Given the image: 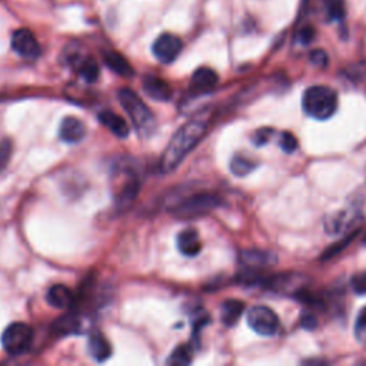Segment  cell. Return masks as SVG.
<instances>
[{
  "label": "cell",
  "mask_w": 366,
  "mask_h": 366,
  "mask_svg": "<svg viewBox=\"0 0 366 366\" xmlns=\"http://www.w3.org/2000/svg\"><path fill=\"white\" fill-rule=\"evenodd\" d=\"M243 309H245V304L241 301H236V299H229V301H225L221 306L222 324L229 328L236 325L243 313Z\"/></svg>",
  "instance_id": "cell-20"
},
{
  "label": "cell",
  "mask_w": 366,
  "mask_h": 366,
  "mask_svg": "<svg viewBox=\"0 0 366 366\" xmlns=\"http://www.w3.org/2000/svg\"><path fill=\"white\" fill-rule=\"evenodd\" d=\"M324 8L328 21L341 22L345 19L346 14L345 0H324Z\"/></svg>",
  "instance_id": "cell-24"
},
{
  "label": "cell",
  "mask_w": 366,
  "mask_h": 366,
  "mask_svg": "<svg viewBox=\"0 0 366 366\" xmlns=\"http://www.w3.org/2000/svg\"><path fill=\"white\" fill-rule=\"evenodd\" d=\"M210 119L209 109H204L183 125L180 126L175 135L172 136L171 142L166 146L164 152L160 159V169L163 172H172L183 162L195 146L202 141L204 135L208 130Z\"/></svg>",
  "instance_id": "cell-1"
},
{
  "label": "cell",
  "mask_w": 366,
  "mask_h": 366,
  "mask_svg": "<svg viewBox=\"0 0 366 366\" xmlns=\"http://www.w3.org/2000/svg\"><path fill=\"white\" fill-rule=\"evenodd\" d=\"M176 245L179 252L185 256H196L202 249L201 238H199V234L195 229L182 230L178 235Z\"/></svg>",
  "instance_id": "cell-14"
},
{
  "label": "cell",
  "mask_w": 366,
  "mask_h": 366,
  "mask_svg": "<svg viewBox=\"0 0 366 366\" xmlns=\"http://www.w3.org/2000/svg\"><path fill=\"white\" fill-rule=\"evenodd\" d=\"M301 325L305 328V329H313L316 325H318V321H316V318L313 315H305L302 316L301 319Z\"/></svg>",
  "instance_id": "cell-33"
},
{
  "label": "cell",
  "mask_w": 366,
  "mask_h": 366,
  "mask_svg": "<svg viewBox=\"0 0 366 366\" xmlns=\"http://www.w3.org/2000/svg\"><path fill=\"white\" fill-rule=\"evenodd\" d=\"M103 62L113 73L119 75L122 77H132L135 75V71H133L132 64L127 62V59L118 52L114 51L103 52Z\"/></svg>",
  "instance_id": "cell-18"
},
{
  "label": "cell",
  "mask_w": 366,
  "mask_h": 366,
  "mask_svg": "<svg viewBox=\"0 0 366 366\" xmlns=\"http://www.w3.org/2000/svg\"><path fill=\"white\" fill-rule=\"evenodd\" d=\"M12 47L19 56L35 60L40 56V46L29 29H18L12 35Z\"/></svg>",
  "instance_id": "cell-10"
},
{
  "label": "cell",
  "mask_w": 366,
  "mask_h": 366,
  "mask_svg": "<svg viewBox=\"0 0 366 366\" xmlns=\"http://www.w3.org/2000/svg\"><path fill=\"white\" fill-rule=\"evenodd\" d=\"M221 205V199L212 193H197L183 199L180 204L175 206V215L182 219L197 218L218 208Z\"/></svg>",
  "instance_id": "cell-6"
},
{
  "label": "cell",
  "mask_w": 366,
  "mask_h": 366,
  "mask_svg": "<svg viewBox=\"0 0 366 366\" xmlns=\"http://www.w3.org/2000/svg\"><path fill=\"white\" fill-rule=\"evenodd\" d=\"M143 92L156 102H168L172 97V88L169 83L154 75H147L142 79Z\"/></svg>",
  "instance_id": "cell-12"
},
{
  "label": "cell",
  "mask_w": 366,
  "mask_h": 366,
  "mask_svg": "<svg viewBox=\"0 0 366 366\" xmlns=\"http://www.w3.org/2000/svg\"><path fill=\"white\" fill-rule=\"evenodd\" d=\"M219 76L213 69L210 68H199L195 71L191 79L189 85V92L195 96L209 93L210 90L215 89V86L218 85Z\"/></svg>",
  "instance_id": "cell-11"
},
{
  "label": "cell",
  "mask_w": 366,
  "mask_h": 366,
  "mask_svg": "<svg viewBox=\"0 0 366 366\" xmlns=\"http://www.w3.org/2000/svg\"><path fill=\"white\" fill-rule=\"evenodd\" d=\"M141 189L138 175L125 168L113 171L112 175V192L116 204L119 206H129L135 201Z\"/></svg>",
  "instance_id": "cell-4"
},
{
  "label": "cell",
  "mask_w": 366,
  "mask_h": 366,
  "mask_svg": "<svg viewBox=\"0 0 366 366\" xmlns=\"http://www.w3.org/2000/svg\"><path fill=\"white\" fill-rule=\"evenodd\" d=\"M99 121L103 126H106L114 136H118L121 139H125L129 136V125L126 123V121L122 118V116L116 114L112 110H103L97 114Z\"/></svg>",
  "instance_id": "cell-15"
},
{
  "label": "cell",
  "mask_w": 366,
  "mask_h": 366,
  "mask_svg": "<svg viewBox=\"0 0 366 366\" xmlns=\"http://www.w3.org/2000/svg\"><path fill=\"white\" fill-rule=\"evenodd\" d=\"M88 351L90 356L96 362H105L112 355V347L109 341L101 334V332H93L88 341Z\"/></svg>",
  "instance_id": "cell-17"
},
{
  "label": "cell",
  "mask_w": 366,
  "mask_h": 366,
  "mask_svg": "<svg viewBox=\"0 0 366 366\" xmlns=\"http://www.w3.org/2000/svg\"><path fill=\"white\" fill-rule=\"evenodd\" d=\"M247 325L262 337H273L279 329L278 315L268 306L256 305L247 312Z\"/></svg>",
  "instance_id": "cell-7"
},
{
  "label": "cell",
  "mask_w": 366,
  "mask_h": 366,
  "mask_svg": "<svg viewBox=\"0 0 366 366\" xmlns=\"http://www.w3.org/2000/svg\"><path fill=\"white\" fill-rule=\"evenodd\" d=\"M309 59L315 66H318V68H326L328 62H329L328 55L325 53V51H321V49H316V51H312L310 55H309Z\"/></svg>",
  "instance_id": "cell-31"
},
{
  "label": "cell",
  "mask_w": 366,
  "mask_h": 366,
  "mask_svg": "<svg viewBox=\"0 0 366 366\" xmlns=\"http://www.w3.org/2000/svg\"><path fill=\"white\" fill-rule=\"evenodd\" d=\"M258 163L243 155H235L230 160V171L235 176H246L256 169Z\"/></svg>",
  "instance_id": "cell-23"
},
{
  "label": "cell",
  "mask_w": 366,
  "mask_h": 366,
  "mask_svg": "<svg viewBox=\"0 0 366 366\" xmlns=\"http://www.w3.org/2000/svg\"><path fill=\"white\" fill-rule=\"evenodd\" d=\"M13 154V143L10 139L0 141V172H3L10 162Z\"/></svg>",
  "instance_id": "cell-26"
},
{
  "label": "cell",
  "mask_w": 366,
  "mask_h": 366,
  "mask_svg": "<svg viewBox=\"0 0 366 366\" xmlns=\"http://www.w3.org/2000/svg\"><path fill=\"white\" fill-rule=\"evenodd\" d=\"M192 362V349L189 345H180L171 354L169 365H189Z\"/></svg>",
  "instance_id": "cell-25"
},
{
  "label": "cell",
  "mask_w": 366,
  "mask_h": 366,
  "mask_svg": "<svg viewBox=\"0 0 366 366\" xmlns=\"http://www.w3.org/2000/svg\"><path fill=\"white\" fill-rule=\"evenodd\" d=\"M279 146L282 147V151H284V152L293 154L297 149V141H296L293 133L282 132L279 135Z\"/></svg>",
  "instance_id": "cell-28"
},
{
  "label": "cell",
  "mask_w": 366,
  "mask_h": 366,
  "mask_svg": "<svg viewBox=\"0 0 366 366\" xmlns=\"http://www.w3.org/2000/svg\"><path fill=\"white\" fill-rule=\"evenodd\" d=\"M273 135V129L271 127H263V129H259L255 132V135L252 138V142L256 145V146H263L269 142L271 136Z\"/></svg>",
  "instance_id": "cell-30"
},
{
  "label": "cell",
  "mask_w": 366,
  "mask_h": 366,
  "mask_svg": "<svg viewBox=\"0 0 366 366\" xmlns=\"http://www.w3.org/2000/svg\"><path fill=\"white\" fill-rule=\"evenodd\" d=\"M46 301L49 305L56 309H68L73 305L75 295L68 286L55 285L47 291Z\"/></svg>",
  "instance_id": "cell-16"
},
{
  "label": "cell",
  "mask_w": 366,
  "mask_h": 366,
  "mask_svg": "<svg viewBox=\"0 0 366 366\" xmlns=\"http://www.w3.org/2000/svg\"><path fill=\"white\" fill-rule=\"evenodd\" d=\"M355 338L361 345L366 346V306L359 312L355 322Z\"/></svg>",
  "instance_id": "cell-27"
},
{
  "label": "cell",
  "mask_w": 366,
  "mask_h": 366,
  "mask_svg": "<svg viewBox=\"0 0 366 366\" xmlns=\"http://www.w3.org/2000/svg\"><path fill=\"white\" fill-rule=\"evenodd\" d=\"M241 262L247 269L263 268V266L273 265L276 262V256L271 252L262 251H243L241 254Z\"/></svg>",
  "instance_id": "cell-19"
},
{
  "label": "cell",
  "mask_w": 366,
  "mask_h": 366,
  "mask_svg": "<svg viewBox=\"0 0 366 366\" xmlns=\"http://www.w3.org/2000/svg\"><path fill=\"white\" fill-rule=\"evenodd\" d=\"M80 328H82V322L77 316L64 315L53 324L52 330H53V334H56L59 337H68V335L79 334Z\"/></svg>",
  "instance_id": "cell-22"
},
{
  "label": "cell",
  "mask_w": 366,
  "mask_h": 366,
  "mask_svg": "<svg viewBox=\"0 0 366 366\" xmlns=\"http://www.w3.org/2000/svg\"><path fill=\"white\" fill-rule=\"evenodd\" d=\"M337 92L325 85H315L305 90L302 109L306 116L316 121H328L338 110Z\"/></svg>",
  "instance_id": "cell-3"
},
{
  "label": "cell",
  "mask_w": 366,
  "mask_h": 366,
  "mask_svg": "<svg viewBox=\"0 0 366 366\" xmlns=\"http://www.w3.org/2000/svg\"><path fill=\"white\" fill-rule=\"evenodd\" d=\"M297 38L302 45H309L315 38V29L312 26H305L304 29H301V32H299Z\"/></svg>",
  "instance_id": "cell-32"
},
{
  "label": "cell",
  "mask_w": 366,
  "mask_h": 366,
  "mask_svg": "<svg viewBox=\"0 0 366 366\" xmlns=\"http://www.w3.org/2000/svg\"><path fill=\"white\" fill-rule=\"evenodd\" d=\"M351 286L356 295H366V271L358 272L352 276Z\"/></svg>",
  "instance_id": "cell-29"
},
{
  "label": "cell",
  "mask_w": 366,
  "mask_h": 366,
  "mask_svg": "<svg viewBox=\"0 0 366 366\" xmlns=\"http://www.w3.org/2000/svg\"><path fill=\"white\" fill-rule=\"evenodd\" d=\"M365 245H366V236H365Z\"/></svg>",
  "instance_id": "cell-34"
},
{
  "label": "cell",
  "mask_w": 366,
  "mask_h": 366,
  "mask_svg": "<svg viewBox=\"0 0 366 366\" xmlns=\"http://www.w3.org/2000/svg\"><path fill=\"white\" fill-rule=\"evenodd\" d=\"M73 66L79 76L88 83H95L101 75L99 64L92 58H77L73 60Z\"/></svg>",
  "instance_id": "cell-21"
},
{
  "label": "cell",
  "mask_w": 366,
  "mask_h": 366,
  "mask_svg": "<svg viewBox=\"0 0 366 366\" xmlns=\"http://www.w3.org/2000/svg\"><path fill=\"white\" fill-rule=\"evenodd\" d=\"M182 47H183V43L180 38H178L176 35H172V33H163V35H160L155 40L152 51H154L155 58L159 62L172 63L180 55Z\"/></svg>",
  "instance_id": "cell-9"
},
{
  "label": "cell",
  "mask_w": 366,
  "mask_h": 366,
  "mask_svg": "<svg viewBox=\"0 0 366 366\" xmlns=\"http://www.w3.org/2000/svg\"><path fill=\"white\" fill-rule=\"evenodd\" d=\"M118 99L125 112L129 114L132 126L139 133V136L145 139L151 138L156 129V121L152 110L143 103L139 95L129 88H123L118 92Z\"/></svg>",
  "instance_id": "cell-2"
},
{
  "label": "cell",
  "mask_w": 366,
  "mask_h": 366,
  "mask_svg": "<svg viewBox=\"0 0 366 366\" xmlns=\"http://www.w3.org/2000/svg\"><path fill=\"white\" fill-rule=\"evenodd\" d=\"M363 222L362 213L352 210H339L330 213L325 219V230L329 235H341V234H352L359 230Z\"/></svg>",
  "instance_id": "cell-8"
},
{
  "label": "cell",
  "mask_w": 366,
  "mask_h": 366,
  "mask_svg": "<svg viewBox=\"0 0 366 366\" xmlns=\"http://www.w3.org/2000/svg\"><path fill=\"white\" fill-rule=\"evenodd\" d=\"M33 341V329L23 322L10 324L2 335V346L12 356H19L30 347Z\"/></svg>",
  "instance_id": "cell-5"
},
{
  "label": "cell",
  "mask_w": 366,
  "mask_h": 366,
  "mask_svg": "<svg viewBox=\"0 0 366 366\" xmlns=\"http://www.w3.org/2000/svg\"><path fill=\"white\" fill-rule=\"evenodd\" d=\"M59 136L66 143H79L86 136V126L80 119L68 116L60 123Z\"/></svg>",
  "instance_id": "cell-13"
}]
</instances>
